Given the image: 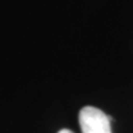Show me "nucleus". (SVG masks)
<instances>
[{
	"instance_id": "1",
	"label": "nucleus",
	"mask_w": 133,
	"mask_h": 133,
	"mask_svg": "<svg viewBox=\"0 0 133 133\" xmlns=\"http://www.w3.org/2000/svg\"><path fill=\"white\" fill-rule=\"evenodd\" d=\"M79 124L83 133H112L110 117L94 106H86L80 110Z\"/></svg>"
},
{
	"instance_id": "2",
	"label": "nucleus",
	"mask_w": 133,
	"mask_h": 133,
	"mask_svg": "<svg viewBox=\"0 0 133 133\" xmlns=\"http://www.w3.org/2000/svg\"><path fill=\"white\" fill-rule=\"evenodd\" d=\"M58 133H74V132H71L70 129H61Z\"/></svg>"
}]
</instances>
